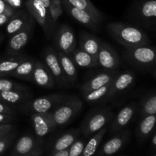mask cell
I'll return each instance as SVG.
<instances>
[{
  "instance_id": "cell-13",
  "label": "cell",
  "mask_w": 156,
  "mask_h": 156,
  "mask_svg": "<svg viewBox=\"0 0 156 156\" xmlns=\"http://www.w3.org/2000/svg\"><path fill=\"white\" fill-rule=\"evenodd\" d=\"M131 130L129 128L114 134L111 139L107 141L99 150L98 156H111L120 151L129 141Z\"/></svg>"
},
{
  "instance_id": "cell-3",
  "label": "cell",
  "mask_w": 156,
  "mask_h": 156,
  "mask_svg": "<svg viewBox=\"0 0 156 156\" xmlns=\"http://www.w3.org/2000/svg\"><path fill=\"white\" fill-rule=\"evenodd\" d=\"M83 102L76 95H66L63 100L50 113L56 127L71 122L82 110Z\"/></svg>"
},
{
  "instance_id": "cell-32",
  "label": "cell",
  "mask_w": 156,
  "mask_h": 156,
  "mask_svg": "<svg viewBox=\"0 0 156 156\" xmlns=\"http://www.w3.org/2000/svg\"><path fill=\"white\" fill-rule=\"evenodd\" d=\"M139 109L142 117L156 114V91L145 96L140 102Z\"/></svg>"
},
{
  "instance_id": "cell-43",
  "label": "cell",
  "mask_w": 156,
  "mask_h": 156,
  "mask_svg": "<svg viewBox=\"0 0 156 156\" xmlns=\"http://www.w3.org/2000/svg\"><path fill=\"white\" fill-rule=\"evenodd\" d=\"M69 155V148L66 150H62V151H55V152H52L51 156H68Z\"/></svg>"
},
{
  "instance_id": "cell-45",
  "label": "cell",
  "mask_w": 156,
  "mask_h": 156,
  "mask_svg": "<svg viewBox=\"0 0 156 156\" xmlns=\"http://www.w3.org/2000/svg\"><path fill=\"white\" fill-rule=\"evenodd\" d=\"M37 1H39L41 3H42V4L44 5L46 8H47V9H49V7H50V3H51V0H37Z\"/></svg>"
},
{
  "instance_id": "cell-15",
  "label": "cell",
  "mask_w": 156,
  "mask_h": 156,
  "mask_svg": "<svg viewBox=\"0 0 156 156\" xmlns=\"http://www.w3.org/2000/svg\"><path fill=\"white\" fill-rule=\"evenodd\" d=\"M119 71L117 70H103L94 76L88 78L80 87V91L82 94L88 93L92 90L101 88L103 86L109 84L117 76Z\"/></svg>"
},
{
  "instance_id": "cell-49",
  "label": "cell",
  "mask_w": 156,
  "mask_h": 156,
  "mask_svg": "<svg viewBox=\"0 0 156 156\" xmlns=\"http://www.w3.org/2000/svg\"><path fill=\"white\" fill-rule=\"evenodd\" d=\"M155 156H156V154H155Z\"/></svg>"
},
{
  "instance_id": "cell-31",
  "label": "cell",
  "mask_w": 156,
  "mask_h": 156,
  "mask_svg": "<svg viewBox=\"0 0 156 156\" xmlns=\"http://www.w3.org/2000/svg\"><path fill=\"white\" fill-rule=\"evenodd\" d=\"M111 82H110L109 84L103 86L101 88L84 93L82 94V97L85 102L91 104L97 103L104 99H108V94H109L110 89H111Z\"/></svg>"
},
{
  "instance_id": "cell-12",
  "label": "cell",
  "mask_w": 156,
  "mask_h": 156,
  "mask_svg": "<svg viewBox=\"0 0 156 156\" xmlns=\"http://www.w3.org/2000/svg\"><path fill=\"white\" fill-rule=\"evenodd\" d=\"M62 1V8L64 10L67 12V13L74 18L75 20L79 22L80 24H83L88 28L94 31V32H98L100 31V25L101 22L96 19L94 16L90 15L88 12L82 9H77L72 6L68 2L67 0H61Z\"/></svg>"
},
{
  "instance_id": "cell-47",
  "label": "cell",
  "mask_w": 156,
  "mask_h": 156,
  "mask_svg": "<svg viewBox=\"0 0 156 156\" xmlns=\"http://www.w3.org/2000/svg\"><path fill=\"white\" fill-rule=\"evenodd\" d=\"M153 75L156 77V70H154V71H153Z\"/></svg>"
},
{
  "instance_id": "cell-2",
  "label": "cell",
  "mask_w": 156,
  "mask_h": 156,
  "mask_svg": "<svg viewBox=\"0 0 156 156\" xmlns=\"http://www.w3.org/2000/svg\"><path fill=\"white\" fill-rule=\"evenodd\" d=\"M114 113L110 107H100L87 113L80 126V131L86 137L92 136L111 123Z\"/></svg>"
},
{
  "instance_id": "cell-38",
  "label": "cell",
  "mask_w": 156,
  "mask_h": 156,
  "mask_svg": "<svg viewBox=\"0 0 156 156\" xmlns=\"http://www.w3.org/2000/svg\"><path fill=\"white\" fill-rule=\"evenodd\" d=\"M15 9L9 6L4 0H0V14H9V15H14L15 12Z\"/></svg>"
},
{
  "instance_id": "cell-25",
  "label": "cell",
  "mask_w": 156,
  "mask_h": 156,
  "mask_svg": "<svg viewBox=\"0 0 156 156\" xmlns=\"http://www.w3.org/2000/svg\"><path fill=\"white\" fill-rule=\"evenodd\" d=\"M70 56L75 64L81 68H94L98 67L97 58L89 54L79 47L73 50Z\"/></svg>"
},
{
  "instance_id": "cell-9",
  "label": "cell",
  "mask_w": 156,
  "mask_h": 156,
  "mask_svg": "<svg viewBox=\"0 0 156 156\" xmlns=\"http://www.w3.org/2000/svg\"><path fill=\"white\" fill-rule=\"evenodd\" d=\"M43 58L44 64L53 74L56 85L59 87H67L68 83L62 72L56 49L51 46H47L43 52Z\"/></svg>"
},
{
  "instance_id": "cell-4",
  "label": "cell",
  "mask_w": 156,
  "mask_h": 156,
  "mask_svg": "<svg viewBox=\"0 0 156 156\" xmlns=\"http://www.w3.org/2000/svg\"><path fill=\"white\" fill-rule=\"evenodd\" d=\"M123 57L126 62L138 69L148 70L156 67V47L142 46L125 49Z\"/></svg>"
},
{
  "instance_id": "cell-17",
  "label": "cell",
  "mask_w": 156,
  "mask_h": 156,
  "mask_svg": "<svg viewBox=\"0 0 156 156\" xmlns=\"http://www.w3.org/2000/svg\"><path fill=\"white\" fill-rule=\"evenodd\" d=\"M30 119L35 135L38 138L44 137L56 128L50 113H32L30 114Z\"/></svg>"
},
{
  "instance_id": "cell-16",
  "label": "cell",
  "mask_w": 156,
  "mask_h": 156,
  "mask_svg": "<svg viewBox=\"0 0 156 156\" xmlns=\"http://www.w3.org/2000/svg\"><path fill=\"white\" fill-rule=\"evenodd\" d=\"M135 79V73L132 70H128L123 72L119 71L117 76L111 81L108 99L126 91L128 89L130 88L133 85Z\"/></svg>"
},
{
  "instance_id": "cell-41",
  "label": "cell",
  "mask_w": 156,
  "mask_h": 156,
  "mask_svg": "<svg viewBox=\"0 0 156 156\" xmlns=\"http://www.w3.org/2000/svg\"><path fill=\"white\" fill-rule=\"evenodd\" d=\"M9 6L18 10V9L21 7L22 6V1L21 0H4Z\"/></svg>"
},
{
  "instance_id": "cell-19",
  "label": "cell",
  "mask_w": 156,
  "mask_h": 156,
  "mask_svg": "<svg viewBox=\"0 0 156 156\" xmlns=\"http://www.w3.org/2000/svg\"><path fill=\"white\" fill-rule=\"evenodd\" d=\"M31 97L30 89L11 90L0 92V101L7 105H22Z\"/></svg>"
},
{
  "instance_id": "cell-27",
  "label": "cell",
  "mask_w": 156,
  "mask_h": 156,
  "mask_svg": "<svg viewBox=\"0 0 156 156\" xmlns=\"http://www.w3.org/2000/svg\"><path fill=\"white\" fill-rule=\"evenodd\" d=\"M80 132V128H72L64 132L53 144L52 152L68 149L77 140Z\"/></svg>"
},
{
  "instance_id": "cell-6",
  "label": "cell",
  "mask_w": 156,
  "mask_h": 156,
  "mask_svg": "<svg viewBox=\"0 0 156 156\" xmlns=\"http://www.w3.org/2000/svg\"><path fill=\"white\" fill-rule=\"evenodd\" d=\"M66 95L62 93H55L40 96L28 100L21 106V110L25 113H49L53 111L64 99Z\"/></svg>"
},
{
  "instance_id": "cell-8",
  "label": "cell",
  "mask_w": 156,
  "mask_h": 156,
  "mask_svg": "<svg viewBox=\"0 0 156 156\" xmlns=\"http://www.w3.org/2000/svg\"><path fill=\"white\" fill-rule=\"evenodd\" d=\"M34 19L26 27L12 35L6 47V55H16L21 53V50L29 42L34 30Z\"/></svg>"
},
{
  "instance_id": "cell-24",
  "label": "cell",
  "mask_w": 156,
  "mask_h": 156,
  "mask_svg": "<svg viewBox=\"0 0 156 156\" xmlns=\"http://www.w3.org/2000/svg\"><path fill=\"white\" fill-rule=\"evenodd\" d=\"M27 57L28 55L21 53L16 55H7V57L0 60V77L9 76Z\"/></svg>"
},
{
  "instance_id": "cell-20",
  "label": "cell",
  "mask_w": 156,
  "mask_h": 156,
  "mask_svg": "<svg viewBox=\"0 0 156 156\" xmlns=\"http://www.w3.org/2000/svg\"><path fill=\"white\" fill-rule=\"evenodd\" d=\"M135 18L145 24L156 21V0H146L138 5Z\"/></svg>"
},
{
  "instance_id": "cell-48",
  "label": "cell",
  "mask_w": 156,
  "mask_h": 156,
  "mask_svg": "<svg viewBox=\"0 0 156 156\" xmlns=\"http://www.w3.org/2000/svg\"><path fill=\"white\" fill-rule=\"evenodd\" d=\"M2 35H0V41H2Z\"/></svg>"
},
{
  "instance_id": "cell-36",
  "label": "cell",
  "mask_w": 156,
  "mask_h": 156,
  "mask_svg": "<svg viewBox=\"0 0 156 156\" xmlns=\"http://www.w3.org/2000/svg\"><path fill=\"white\" fill-rule=\"evenodd\" d=\"M15 136H16V133L12 132L10 134L0 139V155L4 153L8 149V148L12 145Z\"/></svg>"
},
{
  "instance_id": "cell-5",
  "label": "cell",
  "mask_w": 156,
  "mask_h": 156,
  "mask_svg": "<svg viewBox=\"0 0 156 156\" xmlns=\"http://www.w3.org/2000/svg\"><path fill=\"white\" fill-rule=\"evenodd\" d=\"M27 12L39 24L47 39H51L56 30V24L50 16L49 9L37 0H24Z\"/></svg>"
},
{
  "instance_id": "cell-33",
  "label": "cell",
  "mask_w": 156,
  "mask_h": 156,
  "mask_svg": "<svg viewBox=\"0 0 156 156\" xmlns=\"http://www.w3.org/2000/svg\"><path fill=\"white\" fill-rule=\"evenodd\" d=\"M28 87L22 84L15 82L12 80L5 77H0V92L11 90H25Z\"/></svg>"
},
{
  "instance_id": "cell-46",
  "label": "cell",
  "mask_w": 156,
  "mask_h": 156,
  "mask_svg": "<svg viewBox=\"0 0 156 156\" xmlns=\"http://www.w3.org/2000/svg\"><path fill=\"white\" fill-rule=\"evenodd\" d=\"M152 145H153L154 147H155V148H156V132H155V134L154 135L153 137H152Z\"/></svg>"
},
{
  "instance_id": "cell-28",
  "label": "cell",
  "mask_w": 156,
  "mask_h": 156,
  "mask_svg": "<svg viewBox=\"0 0 156 156\" xmlns=\"http://www.w3.org/2000/svg\"><path fill=\"white\" fill-rule=\"evenodd\" d=\"M156 125V114L142 117L136 129V136L140 141H143L150 136Z\"/></svg>"
},
{
  "instance_id": "cell-34",
  "label": "cell",
  "mask_w": 156,
  "mask_h": 156,
  "mask_svg": "<svg viewBox=\"0 0 156 156\" xmlns=\"http://www.w3.org/2000/svg\"><path fill=\"white\" fill-rule=\"evenodd\" d=\"M50 16L53 19V22L56 24L59 17L63 13L62 1L61 0H51V3L49 7Z\"/></svg>"
},
{
  "instance_id": "cell-22",
  "label": "cell",
  "mask_w": 156,
  "mask_h": 156,
  "mask_svg": "<svg viewBox=\"0 0 156 156\" xmlns=\"http://www.w3.org/2000/svg\"><path fill=\"white\" fill-rule=\"evenodd\" d=\"M57 55L62 72H63L64 76L66 79L68 84L72 85V84H75L76 81L77 80L78 72L77 69H76V65L72 59L71 56L69 54L59 51H57Z\"/></svg>"
},
{
  "instance_id": "cell-29",
  "label": "cell",
  "mask_w": 156,
  "mask_h": 156,
  "mask_svg": "<svg viewBox=\"0 0 156 156\" xmlns=\"http://www.w3.org/2000/svg\"><path fill=\"white\" fill-rule=\"evenodd\" d=\"M67 1L74 7L88 12L100 22L102 23L105 19L104 14L94 6L90 0H67Z\"/></svg>"
},
{
  "instance_id": "cell-39",
  "label": "cell",
  "mask_w": 156,
  "mask_h": 156,
  "mask_svg": "<svg viewBox=\"0 0 156 156\" xmlns=\"http://www.w3.org/2000/svg\"><path fill=\"white\" fill-rule=\"evenodd\" d=\"M15 119V115L0 113V125L1 124H11Z\"/></svg>"
},
{
  "instance_id": "cell-42",
  "label": "cell",
  "mask_w": 156,
  "mask_h": 156,
  "mask_svg": "<svg viewBox=\"0 0 156 156\" xmlns=\"http://www.w3.org/2000/svg\"><path fill=\"white\" fill-rule=\"evenodd\" d=\"M13 15H9V14H0V26L4 25L7 24L9 20Z\"/></svg>"
},
{
  "instance_id": "cell-21",
  "label": "cell",
  "mask_w": 156,
  "mask_h": 156,
  "mask_svg": "<svg viewBox=\"0 0 156 156\" xmlns=\"http://www.w3.org/2000/svg\"><path fill=\"white\" fill-rule=\"evenodd\" d=\"M101 41L102 40L95 35H91L87 32H81L79 35V47L89 54L97 58Z\"/></svg>"
},
{
  "instance_id": "cell-35",
  "label": "cell",
  "mask_w": 156,
  "mask_h": 156,
  "mask_svg": "<svg viewBox=\"0 0 156 156\" xmlns=\"http://www.w3.org/2000/svg\"><path fill=\"white\" fill-rule=\"evenodd\" d=\"M85 141L82 139H77L71 146L69 148L68 156H81L84 148H85Z\"/></svg>"
},
{
  "instance_id": "cell-40",
  "label": "cell",
  "mask_w": 156,
  "mask_h": 156,
  "mask_svg": "<svg viewBox=\"0 0 156 156\" xmlns=\"http://www.w3.org/2000/svg\"><path fill=\"white\" fill-rule=\"evenodd\" d=\"M0 113H6V114L15 115V111L12 107L4 102L0 101Z\"/></svg>"
},
{
  "instance_id": "cell-26",
  "label": "cell",
  "mask_w": 156,
  "mask_h": 156,
  "mask_svg": "<svg viewBox=\"0 0 156 156\" xmlns=\"http://www.w3.org/2000/svg\"><path fill=\"white\" fill-rule=\"evenodd\" d=\"M36 59L28 56L22 61L16 69L9 75L11 77L18 78L26 81H31Z\"/></svg>"
},
{
  "instance_id": "cell-14",
  "label": "cell",
  "mask_w": 156,
  "mask_h": 156,
  "mask_svg": "<svg viewBox=\"0 0 156 156\" xmlns=\"http://www.w3.org/2000/svg\"><path fill=\"white\" fill-rule=\"evenodd\" d=\"M31 82L43 88H54L56 86V81L51 72L47 68L44 61L36 60Z\"/></svg>"
},
{
  "instance_id": "cell-37",
  "label": "cell",
  "mask_w": 156,
  "mask_h": 156,
  "mask_svg": "<svg viewBox=\"0 0 156 156\" xmlns=\"http://www.w3.org/2000/svg\"><path fill=\"white\" fill-rule=\"evenodd\" d=\"M15 129V126L12 124H1L0 125V139L10 134Z\"/></svg>"
},
{
  "instance_id": "cell-44",
  "label": "cell",
  "mask_w": 156,
  "mask_h": 156,
  "mask_svg": "<svg viewBox=\"0 0 156 156\" xmlns=\"http://www.w3.org/2000/svg\"><path fill=\"white\" fill-rule=\"evenodd\" d=\"M41 153H42V151H41V148H40V147H37V148L34 151H33L32 152L29 153V154H24V155H23V156H40L41 155Z\"/></svg>"
},
{
  "instance_id": "cell-30",
  "label": "cell",
  "mask_w": 156,
  "mask_h": 156,
  "mask_svg": "<svg viewBox=\"0 0 156 156\" xmlns=\"http://www.w3.org/2000/svg\"><path fill=\"white\" fill-rule=\"evenodd\" d=\"M107 130H108V128L105 127L100 131L98 132L94 136H91L90 140L85 145L81 156H94V154L97 151L98 148L101 142L102 139H103L104 136L106 133Z\"/></svg>"
},
{
  "instance_id": "cell-1",
  "label": "cell",
  "mask_w": 156,
  "mask_h": 156,
  "mask_svg": "<svg viewBox=\"0 0 156 156\" xmlns=\"http://www.w3.org/2000/svg\"><path fill=\"white\" fill-rule=\"evenodd\" d=\"M106 28L109 35L125 49L148 46L150 44L149 38L143 30L126 23H108Z\"/></svg>"
},
{
  "instance_id": "cell-23",
  "label": "cell",
  "mask_w": 156,
  "mask_h": 156,
  "mask_svg": "<svg viewBox=\"0 0 156 156\" xmlns=\"http://www.w3.org/2000/svg\"><path fill=\"white\" fill-rule=\"evenodd\" d=\"M37 147L38 142L33 136L24 135L18 140L14 147L12 156H23L34 151Z\"/></svg>"
},
{
  "instance_id": "cell-18",
  "label": "cell",
  "mask_w": 156,
  "mask_h": 156,
  "mask_svg": "<svg viewBox=\"0 0 156 156\" xmlns=\"http://www.w3.org/2000/svg\"><path fill=\"white\" fill-rule=\"evenodd\" d=\"M33 20L34 18L27 10L18 9L14 13L6 24V32L8 35L12 36L26 27Z\"/></svg>"
},
{
  "instance_id": "cell-10",
  "label": "cell",
  "mask_w": 156,
  "mask_h": 156,
  "mask_svg": "<svg viewBox=\"0 0 156 156\" xmlns=\"http://www.w3.org/2000/svg\"><path fill=\"white\" fill-rule=\"evenodd\" d=\"M139 110V104L132 102L121 109L111 122L109 131L111 134H116L120 131L126 129L129 124L136 114Z\"/></svg>"
},
{
  "instance_id": "cell-11",
  "label": "cell",
  "mask_w": 156,
  "mask_h": 156,
  "mask_svg": "<svg viewBox=\"0 0 156 156\" xmlns=\"http://www.w3.org/2000/svg\"><path fill=\"white\" fill-rule=\"evenodd\" d=\"M98 66L106 70H117L120 67V59L115 49L105 41L101 43L97 56Z\"/></svg>"
},
{
  "instance_id": "cell-7",
  "label": "cell",
  "mask_w": 156,
  "mask_h": 156,
  "mask_svg": "<svg viewBox=\"0 0 156 156\" xmlns=\"http://www.w3.org/2000/svg\"><path fill=\"white\" fill-rule=\"evenodd\" d=\"M53 44L56 51L71 54L77 47V40L73 28L67 24H62L56 28L53 33Z\"/></svg>"
}]
</instances>
